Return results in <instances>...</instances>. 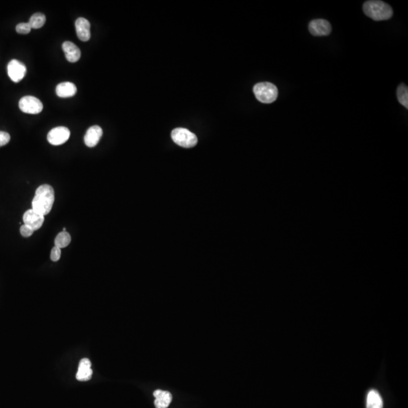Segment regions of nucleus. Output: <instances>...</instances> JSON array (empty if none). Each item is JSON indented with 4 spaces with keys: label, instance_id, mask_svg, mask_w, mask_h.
Here are the masks:
<instances>
[{
    "label": "nucleus",
    "instance_id": "f257e3e1",
    "mask_svg": "<svg viewBox=\"0 0 408 408\" xmlns=\"http://www.w3.org/2000/svg\"><path fill=\"white\" fill-rule=\"evenodd\" d=\"M55 202V191L49 185H41L36 191L32 201V209L42 215H48Z\"/></svg>",
    "mask_w": 408,
    "mask_h": 408
},
{
    "label": "nucleus",
    "instance_id": "f03ea898",
    "mask_svg": "<svg viewBox=\"0 0 408 408\" xmlns=\"http://www.w3.org/2000/svg\"><path fill=\"white\" fill-rule=\"evenodd\" d=\"M363 10L367 16L376 21L390 19L393 15L392 7L382 1H367L364 4Z\"/></svg>",
    "mask_w": 408,
    "mask_h": 408
},
{
    "label": "nucleus",
    "instance_id": "7ed1b4c3",
    "mask_svg": "<svg viewBox=\"0 0 408 408\" xmlns=\"http://www.w3.org/2000/svg\"><path fill=\"white\" fill-rule=\"evenodd\" d=\"M253 92L258 101L264 104L272 103L278 96V88L269 82H259L254 85Z\"/></svg>",
    "mask_w": 408,
    "mask_h": 408
},
{
    "label": "nucleus",
    "instance_id": "20e7f679",
    "mask_svg": "<svg viewBox=\"0 0 408 408\" xmlns=\"http://www.w3.org/2000/svg\"><path fill=\"white\" fill-rule=\"evenodd\" d=\"M172 138L176 145L185 148H193L198 144V138L195 134L184 128L173 129Z\"/></svg>",
    "mask_w": 408,
    "mask_h": 408
},
{
    "label": "nucleus",
    "instance_id": "39448f33",
    "mask_svg": "<svg viewBox=\"0 0 408 408\" xmlns=\"http://www.w3.org/2000/svg\"><path fill=\"white\" fill-rule=\"evenodd\" d=\"M19 108L25 114H38L43 109L41 100L34 96H24L20 100Z\"/></svg>",
    "mask_w": 408,
    "mask_h": 408
},
{
    "label": "nucleus",
    "instance_id": "423d86ee",
    "mask_svg": "<svg viewBox=\"0 0 408 408\" xmlns=\"http://www.w3.org/2000/svg\"><path fill=\"white\" fill-rule=\"evenodd\" d=\"M71 132L65 126H58L54 128L48 132L47 139L52 145H61L69 139Z\"/></svg>",
    "mask_w": 408,
    "mask_h": 408
},
{
    "label": "nucleus",
    "instance_id": "0eeeda50",
    "mask_svg": "<svg viewBox=\"0 0 408 408\" xmlns=\"http://www.w3.org/2000/svg\"><path fill=\"white\" fill-rule=\"evenodd\" d=\"M7 70L8 77L14 82H18L22 81L27 73L26 66L16 59L11 60L8 63Z\"/></svg>",
    "mask_w": 408,
    "mask_h": 408
},
{
    "label": "nucleus",
    "instance_id": "6e6552de",
    "mask_svg": "<svg viewBox=\"0 0 408 408\" xmlns=\"http://www.w3.org/2000/svg\"><path fill=\"white\" fill-rule=\"evenodd\" d=\"M311 34L315 37L329 35L332 31L330 24L326 20L316 19L311 21L309 25Z\"/></svg>",
    "mask_w": 408,
    "mask_h": 408
},
{
    "label": "nucleus",
    "instance_id": "1a4fd4ad",
    "mask_svg": "<svg viewBox=\"0 0 408 408\" xmlns=\"http://www.w3.org/2000/svg\"><path fill=\"white\" fill-rule=\"evenodd\" d=\"M44 219H45L44 215L38 213L33 209L27 211L23 215V221H24V225L31 227V228L34 229V232L39 230L40 228L42 226Z\"/></svg>",
    "mask_w": 408,
    "mask_h": 408
},
{
    "label": "nucleus",
    "instance_id": "9d476101",
    "mask_svg": "<svg viewBox=\"0 0 408 408\" xmlns=\"http://www.w3.org/2000/svg\"><path fill=\"white\" fill-rule=\"evenodd\" d=\"M102 135H103V131L99 125L91 126L86 131V133L84 136V142L85 145L88 148H94L96 146Z\"/></svg>",
    "mask_w": 408,
    "mask_h": 408
},
{
    "label": "nucleus",
    "instance_id": "9b49d317",
    "mask_svg": "<svg viewBox=\"0 0 408 408\" xmlns=\"http://www.w3.org/2000/svg\"><path fill=\"white\" fill-rule=\"evenodd\" d=\"M76 31L78 38L82 42L89 41L91 37L90 23L84 18H78L75 22Z\"/></svg>",
    "mask_w": 408,
    "mask_h": 408
},
{
    "label": "nucleus",
    "instance_id": "f8f14e48",
    "mask_svg": "<svg viewBox=\"0 0 408 408\" xmlns=\"http://www.w3.org/2000/svg\"><path fill=\"white\" fill-rule=\"evenodd\" d=\"M62 49L65 52L67 60L69 62H77L81 58V49L72 42L66 41V42H64L62 45Z\"/></svg>",
    "mask_w": 408,
    "mask_h": 408
},
{
    "label": "nucleus",
    "instance_id": "ddd939ff",
    "mask_svg": "<svg viewBox=\"0 0 408 408\" xmlns=\"http://www.w3.org/2000/svg\"><path fill=\"white\" fill-rule=\"evenodd\" d=\"M154 396L155 397V405L156 408H167L172 400L170 392L160 389L154 392Z\"/></svg>",
    "mask_w": 408,
    "mask_h": 408
},
{
    "label": "nucleus",
    "instance_id": "4468645a",
    "mask_svg": "<svg viewBox=\"0 0 408 408\" xmlns=\"http://www.w3.org/2000/svg\"><path fill=\"white\" fill-rule=\"evenodd\" d=\"M78 92L75 84L71 82H64L56 87V94L60 98H70L74 96Z\"/></svg>",
    "mask_w": 408,
    "mask_h": 408
},
{
    "label": "nucleus",
    "instance_id": "2eb2a0df",
    "mask_svg": "<svg viewBox=\"0 0 408 408\" xmlns=\"http://www.w3.org/2000/svg\"><path fill=\"white\" fill-rule=\"evenodd\" d=\"M383 402L379 392L376 390L369 391L367 397V408H382Z\"/></svg>",
    "mask_w": 408,
    "mask_h": 408
},
{
    "label": "nucleus",
    "instance_id": "dca6fc26",
    "mask_svg": "<svg viewBox=\"0 0 408 408\" xmlns=\"http://www.w3.org/2000/svg\"><path fill=\"white\" fill-rule=\"evenodd\" d=\"M71 242V237L70 234L67 232H60L55 240V246H58L60 249L67 247Z\"/></svg>",
    "mask_w": 408,
    "mask_h": 408
},
{
    "label": "nucleus",
    "instance_id": "f3484780",
    "mask_svg": "<svg viewBox=\"0 0 408 408\" xmlns=\"http://www.w3.org/2000/svg\"><path fill=\"white\" fill-rule=\"evenodd\" d=\"M46 18L42 13H36L30 18L29 24L32 29H40L45 24Z\"/></svg>",
    "mask_w": 408,
    "mask_h": 408
},
{
    "label": "nucleus",
    "instance_id": "a211bd4d",
    "mask_svg": "<svg viewBox=\"0 0 408 408\" xmlns=\"http://www.w3.org/2000/svg\"><path fill=\"white\" fill-rule=\"evenodd\" d=\"M398 100L401 105L408 108V88L405 84H401L397 89Z\"/></svg>",
    "mask_w": 408,
    "mask_h": 408
},
{
    "label": "nucleus",
    "instance_id": "6ab92c4d",
    "mask_svg": "<svg viewBox=\"0 0 408 408\" xmlns=\"http://www.w3.org/2000/svg\"><path fill=\"white\" fill-rule=\"evenodd\" d=\"M92 376V369L91 368L79 367L76 377L79 381H87L89 380Z\"/></svg>",
    "mask_w": 408,
    "mask_h": 408
},
{
    "label": "nucleus",
    "instance_id": "aec40b11",
    "mask_svg": "<svg viewBox=\"0 0 408 408\" xmlns=\"http://www.w3.org/2000/svg\"><path fill=\"white\" fill-rule=\"evenodd\" d=\"M31 28L29 23H20L16 26L17 33L20 34H28L31 32Z\"/></svg>",
    "mask_w": 408,
    "mask_h": 408
},
{
    "label": "nucleus",
    "instance_id": "412c9836",
    "mask_svg": "<svg viewBox=\"0 0 408 408\" xmlns=\"http://www.w3.org/2000/svg\"><path fill=\"white\" fill-rule=\"evenodd\" d=\"M20 232H21V235L24 238H29L34 234V231L33 228H31L28 225H21V228H20Z\"/></svg>",
    "mask_w": 408,
    "mask_h": 408
},
{
    "label": "nucleus",
    "instance_id": "4be33fe9",
    "mask_svg": "<svg viewBox=\"0 0 408 408\" xmlns=\"http://www.w3.org/2000/svg\"><path fill=\"white\" fill-rule=\"evenodd\" d=\"M61 249L58 247V246H54V247L52 248V251H51V255H50L51 260L53 261V262H58L60 258H61Z\"/></svg>",
    "mask_w": 408,
    "mask_h": 408
},
{
    "label": "nucleus",
    "instance_id": "5701e85b",
    "mask_svg": "<svg viewBox=\"0 0 408 408\" xmlns=\"http://www.w3.org/2000/svg\"><path fill=\"white\" fill-rule=\"evenodd\" d=\"M10 139H11V137L8 132L0 131V147L7 145L9 142Z\"/></svg>",
    "mask_w": 408,
    "mask_h": 408
},
{
    "label": "nucleus",
    "instance_id": "b1692460",
    "mask_svg": "<svg viewBox=\"0 0 408 408\" xmlns=\"http://www.w3.org/2000/svg\"><path fill=\"white\" fill-rule=\"evenodd\" d=\"M92 364L88 359H83L80 362L79 367L91 368Z\"/></svg>",
    "mask_w": 408,
    "mask_h": 408
},
{
    "label": "nucleus",
    "instance_id": "393cba45",
    "mask_svg": "<svg viewBox=\"0 0 408 408\" xmlns=\"http://www.w3.org/2000/svg\"><path fill=\"white\" fill-rule=\"evenodd\" d=\"M63 232H66V228H63Z\"/></svg>",
    "mask_w": 408,
    "mask_h": 408
}]
</instances>
